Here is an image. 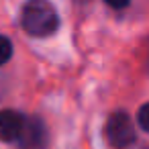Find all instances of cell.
I'll return each instance as SVG.
<instances>
[{"label":"cell","mask_w":149,"mask_h":149,"mask_svg":"<svg viewBox=\"0 0 149 149\" xmlns=\"http://www.w3.org/2000/svg\"><path fill=\"white\" fill-rule=\"evenodd\" d=\"M21 27L27 35L43 39L59 29V15L49 0H27L21 10Z\"/></svg>","instance_id":"1"},{"label":"cell","mask_w":149,"mask_h":149,"mask_svg":"<svg viewBox=\"0 0 149 149\" xmlns=\"http://www.w3.org/2000/svg\"><path fill=\"white\" fill-rule=\"evenodd\" d=\"M104 133H106V141L114 147V149H127L135 143V125H133V118L125 112V110H116L108 116L106 120V127H104Z\"/></svg>","instance_id":"2"},{"label":"cell","mask_w":149,"mask_h":149,"mask_svg":"<svg viewBox=\"0 0 149 149\" xmlns=\"http://www.w3.org/2000/svg\"><path fill=\"white\" fill-rule=\"evenodd\" d=\"M49 143V131L45 123L39 116L25 118V127L17 139V145L21 149H45Z\"/></svg>","instance_id":"3"},{"label":"cell","mask_w":149,"mask_h":149,"mask_svg":"<svg viewBox=\"0 0 149 149\" xmlns=\"http://www.w3.org/2000/svg\"><path fill=\"white\" fill-rule=\"evenodd\" d=\"M25 118L21 112L6 108L0 110V141L2 143H17L23 127H25Z\"/></svg>","instance_id":"4"},{"label":"cell","mask_w":149,"mask_h":149,"mask_svg":"<svg viewBox=\"0 0 149 149\" xmlns=\"http://www.w3.org/2000/svg\"><path fill=\"white\" fill-rule=\"evenodd\" d=\"M13 41L6 37V35H0V65H4L10 61L13 57Z\"/></svg>","instance_id":"5"},{"label":"cell","mask_w":149,"mask_h":149,"mask_svg":"<svg viewBox=\"0 0 149 149\" xmlns=\"http://www.w3.org/2000/svg\"><path fill=\"white\" fill-rule=\"evenodd\" d=\"M137 123H139V127H141L145 133H149V102H145V104L139 108V112H137Z\"/></svg>","instance_id":"6"},{"label":"cell","mask_w":149,"mask_h":149,"mask_svg":"<svg viewBox=\"0 0 149 149\" xmlns=\"http://www.w3.org/2000/svg\"><path fill=\"white\" fill-rule=\"evenodd\" d=\"M104 4H108L114 10H123V8H127L131 4V0H104Z\"/></svg>","instance_id":"7"},{"label":"cell","mask_w":149,"mask_h":149,"mask_svg":"<svg viewBox=\"0 0 149 149\" xmlns=\"http://www.w3.org/2000/svg\"><path fill=\"white\" fill-rule=\"evenodd\" d=\"M147 70H149V65H147Z\"/></svg>","instance_id":"8"}]
</instances>
